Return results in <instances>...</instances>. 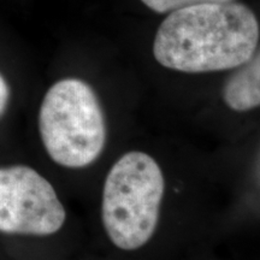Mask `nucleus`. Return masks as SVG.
Segmentation results:
<instances>
[{"label":"nucleus","mask_w":260,"mask_h":260,"mask_svg":"<svg viewBox=\"0 0 260 260\" xmlns=\"http://www.w3.org/2000/svg\"><path fill=\"white\" fill-rule=\"evenodd\" d=\"M259 22L242 3H203L170 12L153 42L155 60L168 69L203 74L235 69L254 53Z\"/></svg>","instance_id":"obj_1"},{"label":"nucleus","mask_w":260,"mask_h":260,"mask_svg":"<svg viewBox=\"0 0 260 260\" xmlns=\"http://www.w3.org/2000/svg\"><path fill=\"white\" fill-rule=\"evenodd\" d=\"M39 132L58 165L81 169L95 161L105 147L106 123L94 89L80 79L54 83L41 103Z\"/></svg>","instance_id":"obj_2"},{"label":"nucleus","mask_w":260,"mask_h":260,"mask_svg":"<svg viewBox=\"0 0 260 260\" xmlns=\"http://www.w3.org/2000/svg\"><path fill=\"white\" fill-rule=\"evenodd\" d=\"M164 188L162 172L151 155L129 152L115 162L104 184L102 217L118 248L133 251L151 239Z\"/></svg>","instance_id":"obj_3"},{"label":"nucleus","mask_w":260,"mask_h":260,"mask_svg":"<svg viewBox=\"0 0 260 260\" xmlns=\"http://www.w3.org/2000/svg\"><path fill=\"white\" fill-rule=\"evenodd\" d=\"M65 218L63 204L42 175L25 165L0 168V232L48 236Z\"/></svg>","instance_id":"obj_4"},{"label":"nucleus","mask_w":260,"mask_h":260,"mask_svg":"<svg viewBox=\"0 0 260 260\" xmlns=\"http://www.w3.org/2000/svg\"><path fill=\"white\" fill-rule=\"evenodd\" d=\"M236 71L223 87V100L230 109L245 112L260 106V47Z\"/></svg>","instance_id":"obj_5"},{"label":"nucleus","mask_w":260,"mask_h":260,"mask_svg":"<svg viewBox=\"0 0 260 260\" xmlns=\"http://www.w3.org/2000/svg\"><path fill=\"white\" fill-rule=\"evenodd\" d=\"M233 0H141V3L157 14H170L175 10L203 3H223Z\"/></svg>","instance_id":"obj_6"},{"label":"nucleus","mask_w":260,"mask_h":260,"mask_svg":"<svg viewBox=\"0 0 260 260\" xmlns=\"http://www.w3.org/2000/svg\"><path fill=\"white\" fill-rule=\"evenodd\" d=\"M10 102V87L5 77L0 74V117L4 115Z\"/></svg>","instance_id":"obj_7"}]
</instances>
